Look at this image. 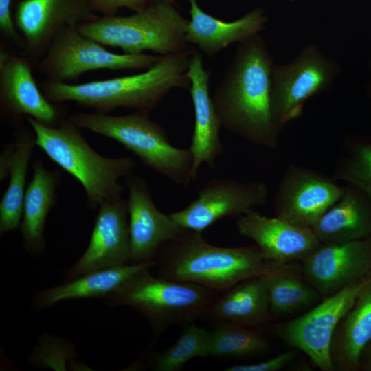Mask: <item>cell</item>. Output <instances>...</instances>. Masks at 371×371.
<instances>
[{"label":"cell","mask_w":371,"mask_h":371,"mask_svg":"<svg viewBox=\"0 0 371 371\" xmlns=\"http://www.w3.org/2000/svg\"><path fill=\"white\" fill-rule=\"evenodd\" d=\"M274 65L262 38L254 34L239 43L212 95L221 126L269 148L277 146L281 129L271 107Z\"/></svg>","instance_id":"6da1fadb"},{"label":"cell","mask_w":371,"mask_h":371,"mask_svg":"<svg viewBox=\"0 0 371 371\" xmlns=\"http://www.w3.org/2000/svg\"><path fill=\"white\" fill-rule=\"evenodd\" d=\"M191 51L160 55L152 67L133 75L80 84L45 79L39 87L54 103L72 101L103 113L120 107L148 113L171 89H190L186 71Z\"/></svg>","instance_id":"7a4b0ae2"},{"label":"cell","mask_w":371,"mask_h":371,"mask_svg":"<svg viewBox=\"0 0 371 371\" xmlns=\"http://www.w3.org/2000/svg\"><path fill=\"white\" fill-rule=\"evenodd\" d=\"M155 260L159 277L196 284L219 293L246 279L261 276L274 267L255 243L215 246L201 232L184 229L177 238L159 247Z\"/></svg>","instance_id":"3957f363"},{"label":"cell","mask_w":371,"mask_h":371,"mask_svg":"<svg viewBox=\"0 0 371 371\" xmlns=\"http://www.w3.org/2000/svg\"><path fill=\"white\" fill-rule=\"evenodd\" d=\"M26 118L34 131L36 145L81 183L90 208L121 196L124 188L119 180L136 167L133 159L100 155L89 145L81 128L69 120L64 119L57 126L52 127L31 117Z\"/></svg>","instance_id":"277c9868"},{"label":"cell","mask_w":371,"mask_h":371,"mask_svg":"<svg viewBox=\"0 0 371 371\" xmlns=\"http://www.w3.org/2000/svg\"><path fill=\"white\" fill-rule=\"evenodd\" d=\"M68 120L80 128L120 143L143 164L178 185L186 186L193 180L191 151L172 146L166 131L149 117L148 112L116 116L75 112Z\"/></svg>","instance_id":"5b68a950"},{"label":"cell","mask_w":371,"mask_h":371,"mask_svg":"<svg viewBox=\"0 0 371 371\" xmlns=\"http://www.w3.org/2000/svg\"><path fill=\"white\" fill-rule=\"evenodd\" d=\"M188 23L175 4L149 1L130 16H99L76 28L83 35L103 45L120 48L125 54L150 50L166 55L188 49Z\"/></svg>","instance_id":"8992f818"},{"label":"cell","mask_w":371,"mask_h":371,"mask_svg":"<svg viewBox=\"0 0 371 371\" xmlns=\"http://www.w3.org/2000/svg\"><path fill=\"white\" fill-rule=\"evenodd\" d=\"M150 269L135 273L105 300L111 306H128L142 315L155 338L170 326L194 322L219 295L196 284L155 277Z\"/></svg>","instance_id":"52a82bcc"},{"label":"cell","mask_w":371,"mask_h":371,"mask_svg":"<svg viewBox=\"0 0 371 371\" xmlns=\"http://www.w3.org/2000/svg\"><path fill=\"white\" fill-rule=\"evenodd\" d=\"M159 58L145 53L110 52L81 34L76 27L66 26L54 36L45 55L36 63V68L47 80L67 82L93 70L147 69Z\"/></svg>","instance_id":"ba28073f"},{"label":"cell","mask_w":371,"mask_h":371,"mask_svg":"<svg viewBox=\"0 0 371 371\" xmlns=\"http://www.w3.org/2000/svg\"><path fill=\"white\" fill-rule=\"evenodd\" d=\"M370 278L324 298L313 308L293 319L269 325L266 329L305 353L322 371H333L330 350L335 330Z\"/></svg>","instance_id":"9c48e42d"},{"label":"cell","mask_w":371,"mask_h":371,"mask_svg":"<svg viewBox=\"0 0 371 371\" xmlns=\"http://www.w3.org/2000/svg\"><path fill=\"white\" fill-rule=\"evenodd\" d=\"M337 73L333 62L310 45L291 62L274 65L272 72L271 107L282 128L302 114L305 101L327 89Z\"/></svg>","instance_id":"30bf717a"},{"label":"cell","mask_w":371,"mask_h":371,"mask_svg":"<svg viewBox=\"0 0 371 371\" xmlns=\"http://www.w3.org/2000/svg\"><path fill=\"white\" fill-rule=\"evenodd\" d=\"M269 188L261 181L240 182L213 177L199 190L197 197L183 210L169 214L182 229L202 232L226 217H238L264 205Z\"/></svg>","instance_id":"8fae6325"},{"label":"cell","mask_w":371,"mask_h":371,"mask_svg":"<svg viewBox=\"0 0 371 371\" xmlns=\"http://www.w3.org/2000/svg\"><path fill=\"white\" fill-rule=\"evenodd\" d=\"M335 181L317 170L289 165L275 194L276 216L311 229L341 196L344 186Z\"/></svg>","instance_id":"7c38bea8"},{"label":"cell","mask_w":371,"mask_h":371,"mask_svg":"<svg viewBox=\"0 0 371 371\" xmlns=\"http://www.w3.org/2000/svg\"><path fill=\"white\" fill-rule=\"evenodd\" d=\"M99 16L91 10L89 0H20L14 21L25 41L24 56L36 63L61 28Z\"/></svg>","instance_id":"4fadbf2b"},{"label":"cell","mask_w":371,"mask_h":371,"mask_svg":"<svg viewBox=\"0 0 371 371\" xmlns=\"http://www.w3.org/2000/svg\"><path fill=\"white\" fill-rule=\"evenodd\" d=\"M305 280L324 298L371 278V237L322 244L301 262Z\"/></svg>","instance_id":"5bb4252c"},{"label":"cell","mask_w":371,"mask_h":371,"mask_svg":"<svg viewBox=\"0 0 371 371\" xmlns=\"http://www.w3.org/2000/svg\"><path fill=\"white\" fill-rule=\"evenodd\" d=\"M127 200H105L98 211L89 245L81 257L63 271L65 281L85 273L131 263Z\"/></svg>","instance_id":"9a60e30c"},{"label":"cell","mask_w":371,"mask_h":371,"mask_svg":"<svg viewBox=\"0 0 371 371\" xmlns=\"http://www.w3.org/2000/svg\"><path fill=\"white\" fill-rule=\"evenodd\" d=\"M126 184L131 262L154 260L159 247L177 238L183 229L157 209L144 179L132 172L126 177Z\"/></svg>","instance_id":"2e32d148"},{"label":"cell","mask_w":371,"mask_h":371,"mask_svg":"<svg viewBox=\"0 0 371 371\" xmlns=\"http://www.w3.org/2000/svg\"><path fill=\"white\" fill-rule=\"evenodd\" d=\"M31 63L25 56L12 54L0 63L1 113L13 124L26 116L57 126L64 120L63 110L45 96L32 75Z\"/></svg>","instance_id":"e0dca14e"},{"label":"cell","mask_w":371,"mask_h":371,"mask_svg":"<svg viewBox=\"0 0 371 371\" xmlns=\"http://www.w3.org/2000/svg\"><path fill=\"white\" fill-rule=\"evenodd\" d=\"M236 225L240 234L252 240L264 258L273 264L301 262L322 244L311 229L262 216L255 210L238 216Z\"/></svg>","instance_id":"ac0fdd59"},{"label":"cell","mask_w":371,"mask_h":371,"mask_svg":"<svg viewBox=\"0 0 371 371\" xmlns=\"http://www.w3.org/2000/svg\"><path fill=\"white\" fill-rule=\"evenodd\" d=\"M210 71L203 65L201 52L192 49L186 76L194 111V128L189 147L193 157L192 177L196 179L203 164L214 168L224 146L219 135L221 126L210 93Z\"/></svg>","instance_id":"d6986e66"},{"label":"cell","mask_w":371,"mask_h":371,"mask_svg":"<svg viewBox=\"0 0 371 371\" xmlns=\"http://www.w3.org/2000/svg\"><path fill=\"white\" fill-rule=\"evenodd\" d=\"M190 20L186 27L188 43L196 45L209 57L229 45L242 42L262 30L267 21L262 9L257 8L232 22H226L204 12L197 0H187Z\"/></svg>","instance_id":"ffe728a7"},{"label":"cell","mask_w":371,"mask_h":371,"mask_svg":"<svg viewBox=\"0 0 371 371\" xmlns=\"http://www.w3.org/2000/svg\"><path fill=\"white\" fill-rule=\"evenodd\" d=\"M322 244H337L371 237V201L357 187L344 186L341 196L311 228Z\"/></svg>","instance_id":"44dd1931"},{"label":"cell","mask_w":371,"mask_h":371,"mask_svg":"<svg viewBox=\"0 0 371 371\" xmlns=\"http://www.w3.org/2000/svg\"><path fill=\"white\" fill-rule=\"evenodd\" d=\"M155 260L101 269L65 281L60 285L35 293L32 306L43 310L66 300L102 298L106 300L137 272L152 268Z\"/></svg>","instance_id":"7402d4cb"},{"label":"cell","mask_w":371,"mask_h":371,"mask_svg":"<svg viewBox=\"0 0 371 371\" xmlns=\"http://www.w3.org/2000/svg\"><path fill=\"white\" fill-rule=\"evenodd\" d=\"M370 341L371 278L335 330L330 350L335 370H359L363 352Z\"/></svg>","instance_id":"603a6c76"},{"label":"cell","mask_w":371,"mask_h":371,"mask_svg":"<svg viewBox=\"0 0 371 371\" xmlns=\"http://www.w3.org/2000/svg\"><path fill=\"white\" fill-rule=\"evenodd\" d=\"M271 315L267 290L259 276L241 281L218 295L202 317L253 327L266 324Z\"/></svg>","instance_id":"cb8c5ba5"},{"label":"cell","mask_w":371,"mask_h":371,"mask_svg":"<svg viewBox=\"0 0 371 371\" xmlns=\"http://www.w3.org/2000/svg\"><path fill=\"white\" fill-rule=\"evenodd\" d=\"M33 169V177L27 186L23 201L21 232L24 249L38 256L45 249V221L56 203L59 174L46 168L40 159L34 161Z\"/></svg>","instance_id":"d4e9b609"},{"label":"cell","mask_w":371,"mask_h":371,"mask_svg":"<svg viewBox=\"0 0 371 371\" xmlns=\"http://www.w3.org/2000/svg\"><path fill=\"white\" fill-rule=\"evenodd\" d=\"M261 278L267 290L271 312L276 316L308 306L321 297L305 280L301 265L297 262L274 264Z\"/></svg>","instance_id":"484cf974"},{"label":"cell","mask_w":371,"mask_h":371,"mask_svg":"<svg viewBox=\"0 0 371 371\" xmlns=\"http://www.w3.org/2000/svg\"><path fill=\"white\" fill-rule=\"evenodd\" d=\"M16 150L8 188L0 203V235L21 226L29 162L35 144L34 131L20 130L14 141Z\"/></svg>","instance_id":"4316f807"},{"label":"cell","mask_w":371,"mask_h":371,"mask_svg":"<svg viewBox=\"0 0 371 371\" xmlns=\"http://www.w3.org/2000/svg\"><path fill=\"white\" fill-rule=\"evenodd\" d=\"M271 348L262 332L229 322H218L207 330V355L218 358L259 355Z\"/></svg>","instance_id":"83f0119b"},{"label":"cell","mask_w":371,"mask_h":371,"mask_svg":"<svg viewBox=\"0 0 371 371\" xmlns=\"http://www.w3.org/2000/svg\"><path fill=\"white\" fill-rule=\"evenodd\" d=\"M205 357H208L207 330L192 322L183 326L173 345L150 356L148 364L155 371H176L194 358Z\"/></svg>","instance_id":"f1b7e54d"},{"label":"cell","mask_w":371,"mask_h":371,"mask_svg":"<svg viewBox=\"0 0 371 371\" xmlns=\"http://www.w3.org/2000/svg\"><path fill=\"white\" fill-rule=\"evenodd\" d=\"M333 178L357 187L371 201V141L363 137L347 140Z\"/></svg>","instance_id":"f546056e"},{"label":"cell","mask_w":371,"mask_h":371,"mask_svg":"<svg viewBox=\"0 0 371 371\" xmlns=\"http://www.w3.org/2000/svg\"><path fill=\"white\" fill-rule=\"evenodd\" d=\"M296 351L289 350L269 359L251 364H237L229 366L226 371H277L282 370L295 358Z\"/></svg>","instance_id":"4dcf8cb0"},{"label":"cell","mask_w":371,"mask_h":371,"mask_svg":"<svg viewBox=\"0 0 371 371\" xmlns=\"http://www.w3.org/2000/svg\"><path fill=\"white\" fill-rule=\"evenodd\" d=\"M91 10L102 16L116 15L122 8L137 12L148 3V0H89Z\"/></svg>","instance_id":"1f68e13d"},{"label":"cell","mask_w":371,"mask_h":371,"mask_svg":"<svg viewBox=\"0 0 371 371\" xmlns=\"http://www.w3.org/2000/svg\"><path fill=\"white\" fill-rule=\"evenodd\" d=\"M12 0H0V30L4 38L19 47L24 49L25 41L17 32L11 12Z\"/></svg>","instance_id":"d6a6232c"},{"label":"cell","mask_w":371,"mask_h":371,"mask_svg":"<svg viewBox=\"0 0 371 371\" xmlns=\"http://www.w3.org/2000/svg\"><path fill=\"white\" fill-rule=\"evenodd\" d=\"M16 150L14 142L5 145L0 155V180L3 181L9 176Z\"/></svg>","instance_id":"836d02e7"},{"label":"cell","mask_w":371,"mask_h":371,"mask_svg":"<svg viewBox=\"0 0 371 371\" xmlns=\"http://www.w3.org/2000/svg\"><path fill=\"white\" fill-rule=\"evenodd\" d=\"M361 368L371 371V341L363 352L361 359Z\"/></svg>","instance_id":"e575fe53"},{"label":"cell","mask_w":371,"mask_h":371,"mask_svg":"<svg viewBox=\"0 0 371 371\" xmlns=\"http://www.w3.org/2000/svg\"><path fill=\"white\" fill-rule=\"evenodd\" d=\"M148 1H166L169 2L173 4H175V0H148Z\"/></svg>","instance_id":"d590c367"},{"label":"cell","mask_w":371,"mask_h":371,"mask_svg":"<svg viewBox=\"0 0 371 371\" xmlns=\"http://www.w3.org/2000/svg\"><path fill=\"white\" fill-rule=\"evenodd\" d=\"M370 92H371V85H370Z\"/></svg>","instance_id":"8d00e7d4"}]
</instances>
